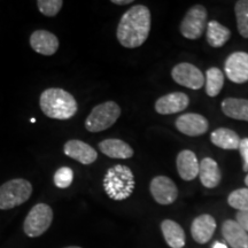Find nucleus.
<instances>
[{
    "mask_svg": "<svg viewBox=\"0 0 248 248\" xmlns=\"http://www.w3.org/2000/svg\"><path fill=\"white\" fill-rule=\"evenodd\" d=\"M152 16L145 5H135L121 17L116 30L120 44L126 48H137L146 42L151 31Z\"/></svg>",
    "mask_w": 248,
    "mask_h": 248,
    "instance_id": "obj_1",
    "label": "nucleus"
},
{
    "mask_svg": "<svg viewBox=\"0 0 248 248\" xmlns=\"http://www.w3.org/2000/svg\"><path fill=\"white\" fill-rule=\"evenodd\" d=\"M39 106L49 119L69 120L78 110L76 99L63 89L51 88L40 94Z\"/></svg>",
    "mask_w": 248,
    "mask_h": 248,
    "instance_id": "obj_2",
    "label": "nucleus"
},
{
    "mask_svg": "<svg viewBox=\"0 0 248 248\" xmlns=\"http://www.w3.org/2000/svg\"><path fill=\"white\" fill-rule=\"evenodd\" d=\"M104 190L111 200L122 201L133 193L136 182L135 175L129 167L116 164L105 173Z\"/></svg>",
    "mask_w": 248,
    "mask_h": 248,
    "instance_id": "obj_3",
    "label": "nucleus"
},
{
    "mask_svg": "<svg viewBox=\"0 0 248 248\" xmlns=\"http://www.w3.org/2000/svg\"><path fill=\"white\" fill-rule=\"evenodd\" d=\"M32 194V185L23 178H15L0 186V209L8 210L21 206Z\"/></svg>",
    "mask_w": 248,
    "mask_h": 248,
    "instance_id": "obj_4",
    "label": "nucleus"
},
{
    "mask_svg": "<svg viewBox=\"0 0 248 248\" xmlns=\"http://www.w3.org/2000/svg\"><path fill=\"white\" fill-rule=\"evenodd\" d=\"M121 116V108L115 101H106L95 106L85 120V129L95 133L109 129Z\"/></svg>",
    "mask_w": 248,
    "mask_h": 248,
    "instance_id": "obj_5",
    "label": "nucleus"
},
{
    "mask_svg": "<svg viewBox=\"0 0 248 248\" xmlns=\"http://www.w3.org/2000/svg\"><path fill=\"white\" fill-rule=\"evenodd\" d=\"M53 210L46 203H37L30 209L23 222V231L28 237L37 238L44 234L53 222Z\"/></svg>",
    "mask_w": 248,
    "mask_h": 248,
    "instance_id": "obj_6",
    "label": "nucleus"
},
{
    "mask_svg": "<svg viewBox=\"0 0 248 248\" xmlns=\"http://www.w3.org/2000/svg\"><path fill=\"white\" fill-rule=\"evenodd\" d=\"M207 17L208 12L202 5H194L191 7L183 18L179 28L182 36L191 40L199 39L207 29Z\"/></svg>",
    "mask_w": 248,
    "mask_h": 248,
    "instance_id": "obj_7",
    "label": "nucleus"
},
{
    "mask_svg": "<svg viewBox=\"0 0 248 248\" xmlns=\"http://www.w3.org/2000/svg\"><path fill=\"white\" fill-rule=\"evenodd\" d=\"M171 77L177 84L192 90H199L204 84V77L201 70L188 62H182L173 67Z\"/></svg>",
    "mask_w": 248,
    "mask_h": 248,
    "instance_id": "obj_8",
    "label": "nucleus"
},
{
    "mask_svg": "<svg viewBox=\"0 0 248 248\" xmlns=\"http://www.w3.org/2000/svg\"><path fill=\"white\" fill-rule=\"evenodd\" d=\"M150 191L153 199L163 206L173 203L178 198L177 186L167 176H156L152 179Z\"/></svg>",
    "mask_w": 248,
    "mask_h": 248,
    "instance_id": "obj_9",
    "label": "nucleus"
},
{
    "mask_svg": "<svg viewBox=\"0 0 248 248\" xmlns=\"http://www.w3.org/2000/svg\"><path fill=\"white\" fill-rule=\"evenodd\" d=\"M224 71L231 82L237 84L248 82V53L234 52L229 55L224 64Z\"/></svg>",
    "mask_w": 248,
    "mask_h": 248,
    "instance_id": "obj_10",
    "label": "nucleus"
},
{
    "mask_svg": "<svg viewBox=\"0 0 248 248\" xmlns=\"http://www.w3.org/2000/svg\"><path fill=\"white\" fill-rule=\"evenodd\" d=\"M176 128L179 132L190 137L202 136L208 131L209 122L206 117L195 113H187L176 120Z\"/></svg>",
    "mask_w": 248,
    "mask_h": 248,
    "instance_id": "obj_11",
    "label": "nucleus"
},
{
    "mask_svg": "<svg viewBox=\"0 0 248 248\" xmlns=\"http://www.w3.org/2000/svg\"><path fill=\"white\" fill-rule=\"evenodd\" d=\"M190 104V99L183 92H172L162 95L155 102V110L160 115H171L185 110Z\"/></svg>",
    "mask_w": 248,
    "mask_h": 248,
    "instance_id": "obj_12",
    "label": "nucleus"
},
{
    "mask_svg": "<svg viewBox=\"0 0 248 248\" xmlns=\"http://www.w3.org/2000/svg\"><path fill=\"white\" fill-rule=\"evenodd\" d=\"M63 152L67 156L86 166L95 162V160L98 159V153L94 148L77 139L68 140L63 146Z\"/></svg>",
    "mask_w": 248,
    "mask_h": 248,
    "instance_id": "obj_13",
    "label": "nucleus"
},
{
    "mask_svg": "<svg viewBox=\"0 0 248 248\" xmlns=\"http://www.w3.org/2000/svg\"><path fill=\"white\" fill-rule=\"evenodd\" d=\"M30 46L37 53L49 57L58 51L59 39L47 30H36L30 36Z\"/></svg>",
    "mask_w": 248,
    "mask_h": 248,
    "instance_id": "obj_14",
    "label": "nucleus"
},
{
    "mask_svg": "<svg viewBox=\"0 0 248 248\" xmlns=\"http://www.w3.org/2000/svg\"><path fill=\"white\" fill-rule=\"evenodd\" d=\"M216 221L212 215L203 214L195 217L191 225V234L194 241L198 244L204 245L213 238L216 230Z\"/></svg>",
    "mask_w": 248,
    "mask_h": 248,
    "instance_id": "obj_15",
    "label": "nucleus"
},
{
    "mask_svg": "<svg viewBox=\"0 0 248 248\" xmlns=\"http://www.w3.org/2000/svg\"><path fill=\"white\" fill-rule=\"evenodd\" d=\"M177 171L184 181H193L197 176H199V166L200 162L198 161L197 155L190 150H184L179 152L177 155Z\"/></svg>",
    "mask_w": 248,
    "mask_h": 248,
    "instance_id": "obj_16",
    "label": "nucleus"
},
{
    "mask_svg": "<svg viewBox=\"0 0 248 248\" xmlns=\"http://www.w3.org/2000/svg\"><path fill=\"white\" fill-rule=\"evenodd\" d=\"M222 234L231 248H248V233L235 221L226 219L222 225Z\"/></svg>",
    "mask_w": 248,
    "mask_h": 248,
    "instance_id": "obj_17",
    "label": "nucleus"
},
{
    "mask_svg": "<svg viewBox=\"0 0 248 248\" xmlns=\"http://www.w3.org/2000/svg\"><path fill=\"white\" fill-rule=\"evenodd\" d=\"M99 150L102 154L111 159H130L135 154L128 142L115 138L105 139L99 142Z\"/></svg>",
    "mask_w": 248,
    "mask_h": 248,
    "instance_id": "obj_18",
    "label": "nucleus"
},
{
    "mask_svg": "<svg viewBox=\"0 0 248 248\" xmlns=\"http://www.w3.org/2000/svg\"><path fill=\"white\" fill-rule=\"evenodd\" d=\"M199 178L204 187L214 188L218 186L222 179V173L215 160L212 157H204L200 161Z\"/></svg>",
    "mask_w": 248,
    "mask_h": 248,
    "instance_id": "obj_19",
    "label": "nucleus"
},
{
    "mask_svg": "<svg viewBox=\"0 0 248 248\" xmlns=\"http://www.w3.org/2000/svg\"><path fill=\"white\" fill-rule=\"evenodd\" d=\"M161 231L169 247L183 248L186 243V235L183 228L172 219H164L161 223Z\"/></svg>",
    "mask_w": 248,
    "mask_h": 248,
    "instance_id": "obj_20",
    "label": "nucleus"
},
{
    "mask_svg": "<svg viewBox=\"0 0 248 248\" xmlns=\"http://www.w3.org/2000/svg\"><path fill=\"white\" fill-rule=\"evenodd\" d=\"M210 140L222 150H238L241 139L237 132L228 128H218L210 135Z\"/></svg>",
    "mask_w": 248,
    "mask_h": 248,
    "instance_id": "obj_21",
    "label": "nucleus"
},
{
    "mask_svg": "<svg viewBox=\"0 0 248 248\" xmlns=\"http://www.w3.org/2000/svg\"><path fill=\"white\" fill-rule=\"evenodd\" d=\"M221 106L224 115L230 119L248 122V99L226 98Z\"/></svg>",
    "mask_w": 248,
    "mask_h": 248,
    "instance_id": "obj_22",
    "label": "nucleus"
},
{
    "mask_svg": "<svg viewBox=\"0 0 248 248\" xmlns=\"http://www.w3.org/2000/svg\"><path fill=\"white\" fill-rule=\"evenodd\" d=\"M207 42L212 47L218 48L224 46L231 37V31L217 21H209L206 29Z\"/></svg>",
    "mask_w": 248,
    "mask_h": 248,
    "instance_id": "obj_23",
    "label": "nucleus"
},
{
    "mask_svg": "<svg viewBox=\"0 0 248 248\" xmlns=\"http://www.w3.org/2000/svg\"><path fill=\"white\" fill-rule=\"evenodd\" d=\"M204 84H206V93L209 97H217L222 91L224 85V74L221 69L216 67L209 68L206 71L204 77Z\"/></svg>",
    "mask_w": 248,
    "mask_h": 248,
    "instance_id": "obj_24",
    "label": "nucleus"
},
{
    "mask_svg": "<svg viewBox=\"0 0 248 248\" xmlns=\"http://www.w3.org/2000/svg\"><path fill=\"white\" fill-rule=\"evenodd\" d=\"M238 31L244 38L248 39V0H239L234 5Z\"/></svg>",
    "mask_w": 248,
    "mask_h": 248,
    "instance_id": "obj_25",
    "label": "nucleus"
},
{
    "mask_svg": "<svg viewBox=\"0 0 248 248\" xmlns=\"http://www.w3.org/2000/svg\"><path fill=\"white\" fill-rule=\"evenodd\" d=\"M228 203L232 208L239 212H247L248 210V187L238 188L231 192L228 197Z\"/></svg>",
    "mask_w": 248,
    "mask_h": 248,
    "instance_id": "obj_26",
    "label": "nucleus"
},
{
    "mask_svg": "<svg viewBox=\"0 0 248 248\" xmlns=\"http://www.w3.org/2000/svg\"><path fill=\"white\" fill-rule=\"evenodd\" d=\"M62 6H63L62 0H38L37 1V7H38L40 13L48 17H53L58 15Z\"/></svg>",
    "mask_w": 248,
    "mask_h": 248,
    "instance_id": "obj_27",
    "label": "nucleus"
},
{
    "mask_svg": "<svg viewBox=\"0 0 248 248\" xmlns=\"http://www.w3.org/2000/svg\"><path fill=\"white\" fill-rule=\"evenodd\" d=\"M74 179V171L69 167H62L58 169L53 176L54 185L58 188H67L69 187Z\"/></svg>",
    "mask_w": 248,
    "mask_h": 248,
    "instance_id": "obj_28",
    "label": "nucleus"
},
{
    "mask_svg": "<svg viewBox=\"0 0 248 248\" xmlns=\"http://www.w3.org/2000/svg\"><path fill=\"white\" fill-rule=\"evenodd\" d=\"M241 157H243L244 164H243V170L244 171H248V138H243L240 140L239 148Z\"/></svg>",
    "mask_w": 248,
    "mask_h": 248,
    "instance_id": "obj_29",
    "label": "nucleus"
},
{
    "mask_svg": "<svg viewBox=\"0 0 248 248\" xmlns=\"http://www.w3.org/2000/svg\"><path fill=\"white\" fill-rule=\"evenodd\" d=\"M235 222L248 233V210L247 212H238L235 215Z\"/></svg>",
    "mask_w": 248,
    "mask_h": 248,
    "instance_id": "obj_30",
    "label": "nucleus"
},
{
    "mask_svg": "<svg viewBox=\"0 0 248 248\" xmlns=\"http://www.w3.org/2000/svg\"><path fill=\"white\" fill-rule=\"evenodd\" d=\"M111 2L115 5H120V6H124V5H129L132 4V0H111Z\"/></svg>",
    "mask_w": 248,
    "mask_h": 248,
    "instance_id": "obj_31",
    "label": "nucleus"
},
{
    "mask_svg": "<svg viewBox=\"0 0 248 248\" xmlns=\"http://www.w3.org/2000/svg\"><path fill=\"white\" fill-rule=\"evenodd\" d=\"M213 248H228V246H226L225 244H223V243H219V241H216V243L214 244Z\"/></svg>",
    "mask_w": 248,
    "mask_h": 248,
    "instance_id": "obj_32",
    "label": "nucleus"
},
{
    "mask_svg": "<svg viewBox=\"0 0 248 248\" xmlns=\"http://www.w3.org/2000/svg\"><path fill=\"white\" fill-rule=\"evenodd\" d=\"M63 248H82L79 246H67V247H63Z\"/></svg>",
    "mask_w": 248,
    "mask_h": 248,
    "instance_id": "obj_33",
    "label": "nucleus"
},
{
    "mask_svg": "<svg viewBox=\"0 0 248 248\" xmlns=\"http://www.w3.org/2000/svg\"><path fill=\"white\" fill-rule=\"evenodd\" d=\"M245 184H246L247 187H248V175L246 176V178H245Z\"/></svg>",
    "mask_w": 248,
    "mask_h": 248,
    "instance_id": "obj_34",
    "label": "nucleus"
},
{
    "mask_svg": "<svg viewBox=\"0 0 248 248\" xmlns=\"http://www.w3.org/2000/svg\"><path fill=\"white\" fill-rule=\"evenodd\" d=\"M30 122H32V123H33V122H36V119H31V120H30Z\"/></svg>",
    "mask_w": 248,
    "mask_h": 248,
    "instance_id": "obj_35",
    "label": "nucleus"
}]
</instances>
